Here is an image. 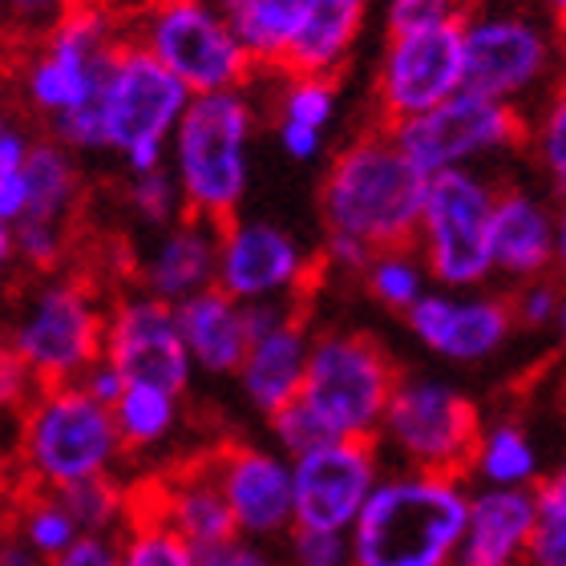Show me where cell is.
Wrapping results in <instances>:
<instances>
[{
	"label": "cell",
	"instance_id": "obj_1",
	"mask_svg": "<svg viewBox=\"0 0 566 566\" xmlns=\"http://www.w3.org/2000/svg\"><path fill=\"white\" fill-rule=\"evenodd\" d=\"M470 490L449 473H380L348 531L353 566H453Z\"/></svg>",
	"mask_w": 566,
	"mask_h": 566
},
{
	"label": "cell",
	"instance_id": "obj_2",
	"mask_svg": "<svg viewBox=\"0 0 566 566\" xmlns=\"http://www.w3.org/2000/svg\"><path fill=\"white\" fill-rule=\"evenodd\" d=\"M424 175L401 154L389 130H368L332 154L319 214L324 231L365 243L368 251L413 248Z\"/></svg>",
	"mask_w": 566,
	"mask_h": 566
},
{
	"label": "cell",
	"instance_id": "obj_3",
	"mask_svg": "<svg viewBox=\"0 0 566 566\" xmlns=\"http://www.w3.org/2000/svg\"><path fill=\"white\" fill-rule=\"evenodd\" d=\"M260 130V109L248 90L195 94L178 118L166 170L175 178L182 214L223 227L235 219L251 187V146Z\"/></svg>",
	"mask_w": 566,
	"mask_h": 566
},
{
	"label": "cell",
	"instance_id": "obj_4",
	"mask_svg": "<svg viewBox=\"0 0 566 566\" xmlns=\"http://www.w3.org/2000/svg\"><path fill=\"white\" fill-rule=\"evenodd\" d=\"M106 307L94 275L49 272L17 300L0 340L36 385H77L102 360Z\"/></svg>",
	"mask_w": 566,
	"mask_h": 566
},
{
	"label": "cell",
	"instance_id": "obj_5",
	"mask_svg": "<svg viewBox=\"0 0 566 566\" xmlns=\"http://www.w3.org/2000/svg\"><path fill=\"white\" fill-rule=\"evenodd\" d=\"M122 441L114 417L82 385H41L21 409L17 473L21 490L61 494L77 482L118 470Z\"/></svg>",
	"mask_w": 566,
	"mask_h": 566
},
{
	"label": "cell",
	"instance_id": "obj_6",
	"mask_svg": "<svg viewBox=\"0 0 566 566\" xmlns=\"http://www.w3.org/2000/svg\"><path fill=\"white\" fill-rule=\"evenodd\" d=\"M126 45V17L73 0L57 21L41 29L17 70V94L49 126L94 106L114 53Z\"/></svg>",
	"mask_w": 566,
	"mask_h": 566
},
{
	"label": "cell",
	"instance_id": "obj_7",
	"mask_svg": "<svg viewBox=\"0 0 566 566\" xmlns=\"http://www.w3.org/2000/svg\"><path fill=\"white\" fill-rule=\"evenodd\" d=\"M397 380L401 368L377 336L356 328L312 332L295 401L324 429V437L373 441Z\"/></svg>",
	"mask_w": 566,
	"mask_h": 566
},
{
	"label": "cell",
	"instance_id": "obj_8",
	"mask_svg": "<svg viewBox=\"0 0 566 566\" xmlns=\"http://www.w3.org/2000/svg\"><path fill=\"white\" fill-rule=\"evenodd\" d=\"M126 41L150 53L190 97L248 90L255 77L214 0H146L126 17Z\"/></svg>",
	"mask_w": 566,
	"mask_h": 566
},
{
	"label": "cell",
	"instance_id": "obj_9",
	"mask_svg": "<svg viewBox=\"0 0 566 566\" xmlns=\"http://www.w3.org/2000/svg\"><path fill=\"white\" fill-rule=\"evenodd\" d=\"M187 102V90L150 53L126 41L114 53L106 82L97 90V122H102L106 154H114L126 166V175L163 170L166 146Z\"/></svg>",
	"mask_w": 566,
	"mask_h": 566
},
{
	"label": "cell",
	"instance_id": "obj_10",
	"mask_svg": "<svg viewBox=\"0 0 566 566\" xmlns=\"http://www.w3.org/2000/svg\"><path fill=\"white\" fill-rule=\"evenodd\" d=\"M482 424V409L458 385L441 377H401L373 441L401 461V470L461 478Z\"/></svg>",
	"mask_w": 566,
	"mask_h": 566
},
{
	"label": "cell",
	"instance_id": "obj_11",
	"mask_svg": "<svg viewBox=\"0 0 566 566\" xmlns=\"http://www.w3.org/2000/svg\"><path fill=\"white\" fill-rule=\"evenodd\" d=\"M497 187L482 170H446L424 178L413 251L429 283L446 292H473L490 275V211Z\"/></svg>",
	"mask_w": 566,
	"mask_h": 566
},
{
	"label": "cell",
	"instance_id": "obj_12",
	"mask_svg": "<svg viewBox=\"0 0 566 566\" xmlns=\"http://www.w3.org/2000/svg\"><path fill=\"white\" fill-rule=\"evenodd\" d=\"M555 73V36L531 12H478L461 21V90L518 109Z\"/></svg>",
	"mask_w": 566,
	"mask_h": 566
},
{
	"label": "cell",
	"instance_id": "obj_13",
	"mask_svg": "<svg viewBox=\"0 0 566 566\" xmlns=\"http://www.w3.org/2000/svg\"><path fill=\"white\" fill-rule=\"evenodd\" d=\"M389 134L405 158L429 178L446 170H478L485 158L514 150L526 138V122L506 102L458 90L441 106L389 126Z\"/></svg>",
	"mask_w": 566,
	"mask_h": 566
},
{
	"label": "cell",
	"instance_id": "obj_14",
	"mask_svg": "<svg viewBox=\"0 0 566 566\" xmlns=\"http://www.w3.org/2000/svg\"><path fill=\"white\" fill-rule=\"evenodd\" d=\"M316 280V255L280 223L227 219L214 251V287L235 304H283L300 300Z\"/></svg>",
	"mask_w": 566,
	"mask_h": 566
},
{
	"label": "cell",
	"instance_id": "obj_15",
	"mask_svg": "<svg viewBox=\"0 0 566 566\" xmlns=\"http://www.w3.org/2000/svg\"><path fill=\"white\" fill-rule=\"evenodd\" d=\"M461 90V24H429L385 33L377 73H373V102L389 126L417 118L441 106Z\"/></svg>",
	"mask_w": 566,
	"mask_h": 566
},
{
	"label": "cell",
	"instance_id": "obj_16",
	"mask_svg": "<svg viewBox=\"0 0 566 566\" xmlns=\"http://www.w3.org/2000/svg\"><path fill=\"white\" fill-rule=\"evenodd\" d=\"M385 473L377 441L332 437L292 458V526L348 534Z\"/></svg>",
	"mask_w": 566,
	"mask_h": 566
},
{
	"label": "cell",
	"instance_id": "obj_17",
	"mask_svg": "<svg viewBox=\"0 0 566 566\" xmlns=\"http://www.w3.org/2000/svg\"><path fill=\"white\" fill-rule=\"evenodd\" d=\"M102 360L126 385H154V389L178 392V397H187L190 377H195L182 336H178L175 307L138 292V287L109 300Z\"/></svg>",
	"mask_w": 566,
	"mask_h": 566
},
{
	"label": "cell",
	"instance_id": "obj_18",
	"mask_svg": "<svg viewBox=\"0 0 566 566\" xmlns=\"http://www.w3.org/2000/svg\"><path fill=\"white\" fill-rule=\"evenodd\" d=\"M243 319H248V353L239 360L235 380L251 409L272 417L300 397L307 348H312V324H307L300 300L251 304L243 307Z\"/></svg>",
	"mask_w": 566,
	"mask_h": 566
},
{
	"label": "cell",
	"instance_id": "obj_19",
	"mask_svg": "<svg viewBox=\"0 0 566 566\" xmlns=\"http://www.w3.org/2000/svg\"><path fill=\"white\" fill-rule=\"evenodd\" d=\"M405 324L424 353L449 365H485L494 360L514 336L506 295L485 292H446L429 287L409 312Z\"/></svg>",
	"mask_w": 566,
	"mask_h": 566
},
{
	"label": "cell",
	"instance_id": "obj_20",
	"mask_svg": "<svg viewBox=\"0 0 566 566\" xmlns=\"http://www.w3.org/2000/svg\"><path fill=\"white\" fill-rule=\"evenodd\" d=\"M239 538L268 543L292 531V461L263 446H223L207 458Z\"/></svg>",
	"mask_w": 566,
	"mask_h": 566
},
{
	"label": "cell",
	"instance_id": "obj_21",
	"mask_svg": "<svg viewBox=\"0 0 566 566\" xmlns=\"http://www.w3.org/2000/svg\"><path fill=\"white\" fill-rule=\"evenodd\" d=\"M563 260L555 207L526 187H497L490 211V275L506 283L551 280Z\"/></svg>",
	"mask_w": 566,
	"mask_h": 566
},
{
	"label": "cell",
	"instance_id": "obj_22",
	"mask_svg": "<svg viewBox=\"0 0 566 566\" xmlns=\"http://www.w3.org/2000/svg\"><path fill=\"white\" fill-rule=\"evenodd\" d=\"M214 251H219V227L195 219V214H182L170 227H163L154 248L134 263L138 292L154 295L170 307L207 292V287H214Z\"/></svg>",
	"mask_w": 566,
	"mask_h": 566
},
{
	"label": "cell",
	"instance_id": "obj_23",
	"mask_svg": "<svg viewBox=\"0 0 566 566\" xmlns=\"http://www.w3.org/2000/svg\"><path fill=\"white\" fill-rule=\"evenodd\" d=\"M373 0H300L292 45L283 53V73L340 77L368 29Z\"/></svg>",
	"mask_w": 566,
	"mask_h": 566
},
{
	"label": "cell",
	"instance_id": "obj_24",
	"mask_svg": "<svg viewBox=\"0 0 566 566\" xmlns=\"http://www.w3.org/2000/svg\"><path fill=\"white\" fill-rule=\"evenodd\" d=\"M531 522V490H478L470 494L465 531H461L453 566H522Z\"/></svg>",
	"mask_w": 566,
	"mask_h": 566
},
{
	"label": "cell",
	"instance_id": "obj_25",
	"mask_svg": "<svg viewBox=\"0 0 566 566\" xmlns=\"http://www.w3.org/2000/svg\"><path fill=\"white\" fill-rule=\"evenodd\" d=\"M138 502L146 510H154V514H158L182 543L195 546V551L223 543V538L235 534L231 514H227V502H223V494H219V485H214V473H211V465H207V458L187 465V470L170 473V478H163V482L154 485L150 494H142Z\"/></svg>",
	"mask_w": 566,
	"mask_h": 566
},
{
	"label": "cell",
	"instance_id": "obj_26",
	"mask_svg": "<svg viewBox=\"0 0 566 566\" xmlns=\"http://www.w3.org/2000/svg\"><path fill=\"white\" fill-rule=\"evenodd\" d=\"M175 324L187 348V360L195 373L207 377H235L239 360L248 353V319H243V304H235L231 295L219 287L190 295L182 304H175Z\"/></svg>",
	"mask_w": 566,
	"mask_h": 566
},
{
	"label": "cell",
	"instance_id": "obj_27",
	"mask_svg": "<svg viewBox=\"0 0 566 566\" xmlns=\"http://www.w3.org/2000/svg\"><path fill=\"white\" fill-rule=\"evenodd\" d=\"M340 114V85L336 77H312V73H287L275 97V138L292 163H316L328 130Z\"/></svg>",
	"mask_w": 566,
	"mask_h": 566
},
{
	"label": "cell",
	"instance_id": "obj_28",
	"mask_svg": "<svg viewBox=\"0 0 566 566\" xmlns=\"http://www.w3.org/2000/svg\"><path fill=\"white\" fill-rule=\"evenodd\" d=\"M21 178L24 195H29L24 219L73 227L77 207H82V166L65 146H57L53 138L33 142V150L21 166Z\"/></svg>",
	"mask_w": 566,
	"mask_h": 566
},
{
	"label": "cell",
	"instance_id": "obj_29",
	"mask_svg": "<svg viewBox=\"0 0 566 566\" xmlns=\"http://www.w3.org/2000/svg\"><path fill=\"white\" fill-rule=\"evenodd\" d=\"M255 70H280L292 45L300 0H214Z\"/></svg>",
	"mask_w": 566,
	"mask_h": 566
},
{
	"label": "cell",
	"instance_id": "obj_30",
	"mask_svg": "<svg viewBox=\"0 0 566 566\" xmlns=\"http://www.w3.org/2000/svg\"><path fill=\"white\" fill-rule=\"evenodd\" d=\"M470 470L482 478V490H531L543 478V461L526 424L494 421L482 424Z\"/></svg>",
	"mask_w": 566,
	"mask_h": 566
},
{
	"label": "cell",
	"instance_id": "obj_31",
	"mask_svg": "<svg viewBox=\"0 0 566 566\" xmlns=\"http://www.w3.org/2000/svg\"><path fill=\"white\" fill-rule=\"evenodd\" d=\"M114 429H118L122 453H146L170 441L182 421V397L154 385H122L118 401L109 405Z\"/></svg>",
	"mask_w": 566,
	"mask_h": 566
},
{
	"label": "cell",
	"instance_id": "obj_32",
	"mask_svg": "<svg viewBox=\"0 0 566 566\" xmlns=\"http://www.w3.org/2000/svg\"><path fill=\"white\" fill-rule=\"evenodd\" d=\"M9 531L33 551L41 563L57 558L65 546L77 538V522L70 518V510L57 494L49 490H21V497H12L9 506Z\"/></svg>",
	"mask_w": 566,
	"mask_h": 566
},
{
	"label": "cell",
	"instance_id": "obj_33",
	"mask_svg": "<svg viewBox=\"0 0 566 566\" xmlns=\"http://www.w3.org/2000/svg\"><path fill=\"white\" fill-rule=\"evenodd\" d=\"M365 292L377 300L380 307L389 312H409V307L429 292V272H424L421 255L413 248H389V251H373L360 272Z\"/></svg>",
	"mask_w": 566,
	"mask_h": 566
},
{
	"label": "cell",
	"instance_id": "obj_34",
	"mask_svg": "<svg viewBox=\"0 0 566 566\" xmlns=\"http://www.w3.org/2000/svg\"><path fill=\"white\" fill-rule=\"evenodd\" d=\"M195 546L182 543L154 510L130 497V518L118 538V566H190Z\"/></svg>",
	"mask_w": 566,
	"mask_h": 566
},
{
	"label": "cell",
	"instance_id": "obj_35",
	"mask_svg": "<svg viewBox=\"0 0 566 566\" xmlns=\"http://www.w3.org/2000/svg\"><path fill=\"white\" fill-rule=\"evenodd\" d=\"M534 522L526 538V566H566V478L546 473L531 485Z\"/></svg>",
	"mask_w": 566,
	"mask_h": 566
},
{
	"label": "cell",
	"instance_id": "obj_36",
	"mask_svg": "<svg viewBox=\"0 0 566 566\" xmlns=\"http://www.w3.org/2000/svg\"><path fill=\"white\" fill-rule=\"evenodd\" d=\"M57 497L65 502L70 518L77 522L82 534H118L126 526V518H130V494H126V485L114 473L70 485Z\"/></svg>",
	"mask_w": 566,
	"mask_h": 566
},
{
	"label": "cell",
	"instance_id": "obj_37",
	"mask_svg": "<svg viewBox=\"0 0 566 566\" xmlns=\"http://www.w3.org/2000/svg\"><path fill=\"white\" fill-rule=\"evenodd\" d=\"M73 251V227L61 223H36V219H21L12 227V260L24 263L29 272H61V263L70 260Z\"/></svg>",
	"mask_w": 566,
	"mask_h": 566
},
{
	"label": "cell",
	"instance_id": "obj_38",
	"mask_svg": "<svg viewBox=\"0 0 566 566\" xmlns=\"http://www.w3.org/2000/svg\"><path fill=\"white\" fill-rule=\"evenodd\" d=\"M126 207L142 227H154V231L182 219V199L166 166L150 175H126Z\"/></svg>",
	"mask_w": 566,
	"mask_h": 566
},
{
	"label": "cell",
	"instance_id": "obj_39",
	"mask_svg": "<svg viewBox=\"0 0 566 566\" xmlns=\"http://www.w3.org/2000/svg\"><path fill=\"white\" fill-rule=\"evenodd\" d=\"M473 12V0H380L385 33L429 29V24H461Z\"/></svg>",
	"mask_w": 566,
	"mask_h": 566
},
{
	"label": "cell",
	"instance_id": "obj_40",
	"mask_svg": "<svg viewBox=\"0 0 566 566\" xmlns=\"http://www.w3.org/2000/svg\"><path fill=\"white\" fill-rule=\"evenodd\" d=\"M510 316L514 328L526 332H546L563 324V292L555 280H531L518 283V292L510 295Z\"/></svg>",
	"mask_w": 566,
	"mask_h": 566
},
{
	"label": "cell",
	"instance_id": "obj_41",
	"mask_svg": "<svg viewBox=\"0 0 566 566\" xmlns=\"http://www.w3.org/2000/svg\"><path fill=\"white\" fill-rule=\"evenodd\" d=\"M534 150H538V163H543L546 178L563 190L566 178V102L563 94L551 97L538 118V130H534Z\"/></svg>",
	"mask_w": 566,
	"mask_h": 566
},
{
	"label": "cell",
	"instance_id": "obj_42",
	"mask_svg": "<svg viewBox=\"0 0 566 566\" xmlns=\"http://www.w3.org/2000/svg\"><path fill=\"white\" fill-rule=\"evenodd\" d=\"M287 566H353L348 534L287 531Z\"/></svg>",
	"mask_w": 566,
	"mask_h": 566
},
{
	"label": "cell",
	"instance_id": "obj_43",
	"mask_svg": "<svg viewBox=\"0 0 566 566\" xmlns=\"http://www.w3.org/2000/svg\"><path fill=\"white\" fill-rule=\"evenodd\" d=\"M268 424H272V437H275V453H283L287 461L307 453V449H316L319 441H332V437H324V429L307 417V409L300 401L283 405L280 413L268 417Z\"/></svg>",
	"mask_w": 566,
	"mask_h": 566
},
{
	"label": "cell",
	"instance_id": "obj_44",
	"mask_svg": "<svg viewBox=\"0 0 566 566\" xmlns=\"http://www.w3.org/2000/svg\"><path fill=\"white\" fill-rule=\"evenodd\" d=\"M190 566H280V558L272 551H263V543H251V538L231 534L223 543L195 551V563Z\"/></svg>",
	"mask_w": 566,
	"mask_h": 566
},
{
	"label": "cell",
	"instance_id": "obj_45",
	"mask_svg": "<svg viewBox=\"0 0 566 566\" xmlns=\"http://www.w3.org/2000/svg\"><path fill=\"white\" fill-rule=\"evenodd\" d=\"M41 389L33 377H29V368L17 360V356L4 348L0 340V417H21V409L33 401V392Z\"/></svg>",
	"mask_w": 566,
	"mask_h": 566
},
{
	"label": "cell",
	"instance_id": "obj_46",
	"mask_svg": "<svg viewBox=\"0 0 566 566\" xmlns=\"http://www.w3.org/2000/svg\"><path fill=\"white\" fill-rule=\"evenodd\" d=\"M45 566H118V538L114 534H77L73 546H65Z\"/></svg>",
	"mask_w": 566,
	"mask_h": 566
},
{
	"label": "cell",
	"instance_id": "obj_47",
	"mask_svg": "<svg viewBox=\"0 0 566 566\" xmlns=\"http://www.w3.org/2000/svg\"><path fill=\"white\" fill-rule=\"evenodd\" d=\"M4 4V21L12 29H24V33H41L57 21L61 12L70 9L73 0H0Z\"/></svg>",
	"mask_w": 566,
	"mask_h": 566
},
{
	"label": "cell",
	"instance_id": "obj_48",
	"mask_svg": "<svg viewBox=\"0 0 566 566\" xmlns=\"http://www.w3.org/2000/svg\"><path fill=\"white\" fill-rule=\"evenodd\" d=\"M33 134L24 130V122L12 114V109L0 106V175H12L21 170L29 150H33Z\"/></svg>",
	"mask_w": 566,
	"mask_h": 566
},
{
	"label": "cell",
	"instance_id": "obj_49",
	"mask_svg": "<svg viewBox=\"0 0 566 566\" xmlns=\"http://www.w3.org/2000/svg\"><path fill=\"white\" fill-rule=\"evenodd\" d=\"M368 255H373V251H368L365 243H356V239H344V235H324V248H319V263H324L328 272L353 275V280H360Z\"/></svg>",
	"mask_w": 566,
	"mask_h": 566
},
{
	"label": "cell",
	"instance_id": "obj_50",
	"mask_svg": "<svg viewBox=\"0 0 566 566\" xmlns=\"http://www.w3.org/2000/svg\"><path fill=\"white\" fill-rule=\"evenodd\" d=\"M29 211V195H24V178L21 170H12V175H0V223L4 227H17Z\"/></svg>",
	"mask_w": 566,
	"mask_h": 566
},
{
	"label": "cell",
	"instance_id": "obj_51",
	"mask_svg": "<svg viewBox=\"0 0 566 566\" xmlns=\"http://www.w3.org/2000/svg\"><path fill=\"white\" fill-rule=\"evenodd\" d=\"M77 385H82V389L90 392L94 401H102L109 409V405L118 401V392H122V385H126V380H122L118 373H114V368L106 365V360H97V365L90 368V373H85V377L77 380Z\"/></svg>",
	"mask_w": 566,
	"mask_h": 566
},
{
	"label": "cell",
	"instance_id": "obj_52",
	"mask_svg": "<svg viewBox=\"0 0 566 566\" xmlns=\"http://www.w3.org/2000/svg\"><path fill=\"white\" fill-rule=\"evenodd\" d=\"M0 566H45L12 531H0Z\"/></svg>",
	"mask_w": 566,
	"mask_h": 566
},
{
	"label": "cell",
	"instance_id": "obj_53",
	"mask_svg": "<svg viewBox=\"0 0 566 566\" xmlns=\"http://www.w3.org/2000/svg\"><path fill=\"white\" fill-rule=\"evenodd\" d=\"M90 4H102V9L118 12V17H130L138 4H146V0H90Z\"/></svg>",
	"mask_w": 566,
	"mask_h": 566
},
{
	"label": "cell",
	"instance_id": "obj_54",
	"mask_svg": "<svg viewBox=\"0 0 566 566\" xmlns=\"http://www.w3.org/2000/svg\"><path fill=\"white\" fill-rule=\"evenodd\" d=\"M12 263V227L0 223V268Z\"/></svg>",
	"mask_w": 566,
	"mask_h": 566
},
{
	"label": "cell",
	"instance_id": "obj_55",
	"mask_svg": "<svg viewBox=\"0 0 566 566\" xmlns=\"http://www.w3.org/2000/svg\"><path fill=\"white\" fill-rule=\"evenodd\" d=\"M12 482H9V470H4V465H0V510H9L12 506Z\"/></svg>",
	"mask_w": 566,
	"mask_h": 566
},
{
	"label": "cell",
	"instance_id": "obj_56",
	"mask_svg": "<svg viewBox=\"0 0 566 566\" xmlns=\"http://www.w3.org/2000/svg\"><path fill=\"white\" fill-rule=\"evenodd\" d=\"M0 300H4V268H0Z\"/></svg>",
	"mask_w": 566,
	"mask_h": 566
},
{
	"label": "cell",
	"instance_id": "obj_57",
	"mask_svg": "<svg viewBox=\"0 0 566 566\" xmlns=\"http://www.w3.org/2000/svg\"><path fill=\"white\" fill-rule=\"evenodd\" d=\"M4 24H9V21H4V4H0V29H4Z\"/></svg>",
	"mask_w": 566,
	"mask_h": 566
},
{
	"label": "cell",
	"instance_id": "obj_58",
	"mask_svg": "<svg viewBox=\"0 0 566 566\" xmlns=\"http://www.w3.org/2000/svg\"><path fill=\"white\" fill-rule=\"evenodd\" d=\"M0 518H4V510H0Z\"/></svg>",
	"mask_w": 566,
	"mask_h": 566
}]
</instances>
